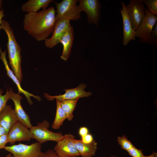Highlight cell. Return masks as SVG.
<instances>
[{
    "mask_svg": "<svg viewBox=\"0 0 157 157\" xmlns=\"http://www.w3.org/2000/svg\"><path fill=\"white\" fill-rule=\"evenodd\" d=\"M79 99L72 100H65L60 101L61 107L65 112L69 121L72 120L74 116L73 111L76 107Z\"/></svg>",
    "mask_w": 157,
    "mask_h": 157,
    "instance_id": "obj_20",
    "label": "cell"
},
{
    "mask_svg": "<svg viewBox=\"0 0 157 157\" xmlns=\"http://www.w3.org/2000/svg\"><path fill=\"white\" fill-rule=\"evenodd\" d=\"M8 142L7 134L0 137V150L4 149L6 144Z\"/></svg>",
    "mask_w": 157,
    "mask_h": 157,
    "instance_id": "obj_28",
    "label": "cell"
},
{
    "mask_svg": "<svg viewBox=\"0 0 157 157\" xmlns=\"http://www.w3.org/2000/svg\"><path fill=\"white\" fill-rule=\"evenodd\" d=\"M6 51L5 50L3 51L0 47V59L2 60L4 65L5 69L6 71L7 75L12 79L16 85L19 91V93L22 94L25 96L30 105H32L33 104V102L31 99V97H33L38 101H40L41 98L40 97L34 95L22 88L21 86V83L8 66L6 57Z\"/></svg>",
    "mask_w": 157,
    "mask_h": 157,
    "instance_id": "obj_15",
    "label": "cell"
},
{
    "mask_svg": "<svg viewBox=\"0 0 157 157\" xmlns=\"http://www.w3.org/2000/svg\"><path fill=\"white\" fill-rule=\"evenodd\" d=\"M155 157H157V155H156V156H155Z\"/></svg>",
    "mask_w": 157,
    "mask_h": 157,
    "instance_id": "obj_37",
    "label": "cell"
},
{
    "mask_svg": "<svg viewBox=\"0 0 157 157\" xmlns=\"http://www.w3.org/2000/svg\"><path fill=\"white\" fill-rule=\"evenodd\" d=\"M70 22L67 19L56 21L51 36L44 41V45L47 48H52L60 43L63 35L71 25Z\"/></svg>",
    "mask_w": 157,
    "mask_h": 157,
    "instance_id": "obj_11",
    "label": "cell"
},
{
    "mask_svg": "<svg viewBox=\"0 0 157 157\" xmlns=\"http://www.w3.org/2000/svg\"><path fill=\"white\" fill-rule=\"evenodd\" d=\"M129 155L132 157H146L144 155L142 149H138L135 146L127 151Z\"/></svg>",
    "mask_w": 157,
    "mask_h": 157,
    "instance_id": "obj_25",
    "label": "cell"
},
{
    "mask_svg": "<svg viewBox=\"0 0 157 157\" xmlns=\"http://www.w3.org/2000/svg\"><path fill=\"white\" fill-rule=\"evenodd\" d=\"M18 121L11 105H6L0 112V125L8 134L12 127Z\"/></svg>",
    "mask_w": 157,
    "mask_h": 157,
    "instance_id": "obj_16",
    "label": "cell"
},
{
    "mask_svg": "<svg viewBox=\"0 0 157 157\" xmlns=\"http://www.w3.org/2000/svg\"><path fill=\"white\" fill-rule=\"evenodd\" d=\"M74 143L80 156L92 157L95 155L98 147L97 143L94 140L90 143L86 144L81 140L75 139Z\"/></svg>",
    "mask_w": 157,
    "mask_h": 157,
    "instance_id": "obj_18",
    "label": "cell"
},
{
    "mask_svg": "<svg viewBox=\"0 0 157 157\" xmlns=\"http://www.w3.org/2000/svg\"><path fill=\"white\" fill-rule=\"evenodd\" d=\"M122 8L120 9L123 24V43L124 45H127L131 40H135V31L133 28L129 18L126 6L121 1Z\"/></svg>",
    "mask_w": 157,
    "mask_h": 157,
    "instance_id": "obj_14",
    "label": "cell"
},
{
    "mask_svg": "<svg viewBox=\"0 0 157 157\" xmlns=\"http://www.w3.org/2000/svg\"><path fill=\"white\" fill-rule=\"evenodd\" d=\"M156 155H157V153L153 151L151 154L149 156H147L146 157H155Z\"/></svg>",
    "mask_w": 157,
    "mask_h": 157,
    "instance_id": "obj_33",
    "label": "cell"
},
{
    "mask_svg": "<svg viewBox=\"0 0 157 157\" xmlns=\"http://www.w3.org/2000/svg\"><path fill=\"white\" fill-rule=\"evenodd\" d=\"M9 91V99L13 102L15 108L14 109L15 113L18 121L23 125L30 129L32 125L29 116L23 109L21 103L23 97L19 94L14 92L11 88Z\"/></svg>",
    "mask_w": 157,
    "mask_h": 157,
    "instance_id": "obj_12",
    "label": "cell"
},
{
    "mask_svg": "<svg viewBox=\"0 0 157 157\" xmlns=\"http://www.w3.org/2000/svg\"><path fill=\"white\" fill-rule=\"evenodd\" d=\"M56 15L53 6L26 13L23 20L24 29L37 41H44L53 31L56 22Z\"/></svg>",
    "mask_w": 157,
    "mask_h": 157,
    "instance_id": "obj_1",
    "label": "cell"
},
{
    "mask_svg": "<svg viewBox=\"0 0 157 157\" xmlns=\"http://www.w3.org/2000/svg\"><path fill=\"white\" fill-rule=\"evenodd\" d=\"M3 91L0 89V112L6 105L9 99V91L7 90L5 94L2 95Z\"/></svg>",
    "mask_w": 157,
    "mask_h": 157,
    "instance_id": "obj_24",
    "label": "cell"
},
{
    "mask_svg": "<svg viewBox=\"0 0 157 157\" xmlns=\"http://www.w3.org/2000/svg\"><path fill=\"white\" fill-rule=\"evenodd\" d=\"M151 39L152 45L157 46V22L156 24L151 35Z\"/></svg>",
    "mask_w": 157,
    "mask_h": 157,
    "instance_id": "obj_26",
    "label": "cell"
},
{
    "mask_svg": "<svg viewBox=\"0 0 157 157\" xmlns=\"http://www.w3.org/2000/svg\"><path fill=\"white\" fill-rule=\"evenodd\" d=\"M19 121L10 129L7 134L8 142L13 144L17 141H30L32 136L30 129Z\"/></svg>",
    "mask_w": 157,
    "mask_h": 157,
    "instance_id": "obj_13",
    "label": "cell"
},
{
    "mask_svg": "<svg viewBox=\"0 0 157 157\" xmlns=\"http://www.w3.org/2000/svg\"><path fill=\"white\" fill-rule=\"evenodd\" d=\"M81 138L82 141L86 144L90 143L94 140L92 135L89 133Z\"/></svg>",
    "mask_w": 157,
    "mask_h": 157,
    "instance_id": "obj_27",
    "label": "cell"
},
{
    "mask_svg": "<svg viewBox=\"0 0 157 157\" xmlns=\"http://www.w3.org/2000/svg\"><path fill=\"white\" fill-rule=\"evenodd\" d=\"M53 0H29L22 4L21 7L22 11L28 13L36 12L41 8L46 9Z\"/></svg>",
    "mask_w": 157,
    "mask_h": 157,
    "instance_id": "obj_19",
    "label": "cell"
},
{
    "mask_svg": "<svg viewBox=\"0 0 157 157\" xmlns=\"http://www.w3.org/2000/svg\"><path fill=\"white\" fill-rule=\"evenodd\" d=\"M74 34L73 27L71 25L60 41L63 47L62 54L60 58L65 61H67L69 57L74 38Z\"/></svg>",
    "mask_w": 157,
    "mask_h": 157,
    "instance_id": "obj_17",
    "label": "cell"
},
{
    "mask_svg": "<svg viewBox=\"0 0 157 157\" xmlns=\"http://www.w3.org/2000/svg\"><path fill=\"white\" fill-rule=\"evenodd\" d=\"M41 148L42 144L37 142L30 145L19 143L6 146L4 149L14 157H42L44 152Z\"/></svg>",
    "mask_w": 157,
    "mask_h": 157,
    "instance_id": "obj_5",
    "label": "cell"
},
{
    "mask_svg": "<svg viewBox=\"0 0 157 157\" xmlns=\"http://www.w3.org/2000/svg\"><path fill=\"white\" fill-rule=\"evenodd\" d=\"M146 15L143 20L135 31V37H138L142 43H147L152 45L151 35L156 24L157 23V15L147 8Z\"/></svg>",
    "mask_w": 157,
    "mask_h": 157,
    "instance_id": "obj_6",
    "label": "cell"
},
{
    "mask_svg": "<svg viewBox=\"0 0 157 157\" xmlns=\"http://www.w3.org/2000/svg\"><path fill=\"white\" fill-rule=\"evenodd\" d=\"M77 0H63L60 2L54 1L56 7V21L61 19L76 21L81 17V11L77 4Z\"/></svg>",
    "mask_w": 157,
    "mask_h": 157,
    "instance_id": "obj_3",
    "label": "cell"
},
{
    "mask_svg": "<svg viewBox=\"0 0 157 157\" xmlns=\"http://www.w3.org/2000/svg\"><path fill=\"white\" fill-rule=\"evenodd\" d=\"M1 27V29L6 33L7 37L6 45L9 64L11 66L12 71L21 83L23 78L21 66V47L16 39L13 30L9 22L3 19Z\"/></svg>",
    "mask_w": 157,
    "mask_h": 157,
    "instance_id": "obj_2",
    "label": "cell"
},
{
    "mask_svg": "<svg viewBox=\"0 0 157 157\" xmlns=\"http://www.w3.org/2000/svg\"><path fill=\"white\" fill-rule=\"evenodd\" d=\"M78 5L81 12L86 13L88 23L98 27L100 20L101 5L98 0H79Z\"/></svg>",
    "mask_w": 157,
    "mask_h": 157,
    "instance_id": "obj_8",
    "label": "cell"
},
{
    "mask_svg": "<svg viewBox=\"0 0 157 157\" xmlns=\"http://www.w3.org/2000/svg\"><path fill=\"white\" fill-rule=\"evenodd\" d=\"M4 11L3 9L0 10V30L1 29V23L3 18L5 16Z\"/></svg>",
    "mask_w": 157,
    "mask_h": 157,
    "instance_id": "obj_32",
    "label": "cell"
},
{
    "mask_svg": "<svg viewBox=\"0 0 157 157\" xmlns=\"http://www.w3.org/2000/svg\"><path fill=\"white\" fill-rule=\"evenodd\" d=\"M49 122L45 119L42 122H38L37 126H32L29 129L32 139H35L41 144L48 141L57 142L61 140L64 135L60 132L55 133L49 130Z\"/></svg>",
    "mask_w": 157,
    "mask_h": 157,
    "instance_id": "obj_4",
    "label": "cell"
},
{
    "mask_svg": "<svg viewBox=\"0 0 157 157\" xmlns=\"http://www.w3.org/2000/svg\"><path fill=\"white\" fill-rule=\"evenodd\" d=\"M5 134H8L6 130L0 125V137Z\"/></svg>",
    "mask_w": 157,
    "mask_h": 157,
    "instance_id": "obj_31",
    "label": "cell"
},
{
    "mask_svg": "<svg viewBox=\"0 0 157 157\" xmlns=\"http://www.w3.org/2000/svg\"><path fill=\"white\" fill-rule=\"evenodd\" d=\"M142 1L147 6L151 12L157 15V0H142Z\"/></svg>",
    "mask_w": 157,
    "mask_h": 157,
    "instance_id": "obj_23",
    "label": "cell"
},
{
    "mask_svg": "<svg viewBox=\"0 0 157 157\" xmlns=\"http://www.w3.org/2000/svg\"><path fill=\"white\" fill-rule=\"evenodd\" d=\"M3 1L0 0V10L2 9V8L3 6Z\"/></svg>",
    "mask_w": 157,
    "mask_h": 157,
    "instance_id": "obj_34",
    "label": "cell"
},
{
    "mask_svg": "<svg viewBox=\"0 0 157 157\" xmlns=\"http://www.w3.org/2000/svg\"><path fill=\"white\" fill-rule=\"evenodd\" d=\"M74 136L68 133L64 135L63 138L57 142L53 150L59 157H76L80 155L76 147Z\"/></svg>",
    "mask_w": 157,
    "mask_h": 157,
    "instance_id": "obj_7",
    "label": "cell"
},
{
    "mask_svg": "<svg viewBox=\"0 0 157 157\" xmlns=\"http://www.w3.org/2000/svg\"><path fill=\"white\" fill-rule=\"evenodd\" d=\"M78 133L81 137H82L89 133V130L86 127H81L79 129Z\"/></svg>",
    "mask_w": 157,
    "mask_h": 157,
    "instance_id": "obj_30",
    "label": "cell"
},
{
    "mask_svg": "<svg viewBox=\"0 0 157 157\" xmlns=\"http://www.w3.org/2000/svg\"><path fill=\"white\" fill-rule=\"evenodd\" d=\"M86 85L83 83L80 84L78 87L71 89H65V93L63 94L52 96L45 93L44 96L49 100H53L54 99L61 101L65 100H74L83 97H88L92 94L90 92H85L84 89Z\"/></svg>",
    "mask_w": 157,
    "mask_h": 157,
    "instance_id": "obj_10",
    "label": "cell"
},
{
    "mask_svg": "<svg viewBox=\"0 0 157 157\" xmlns=\"http://www.w3.org/2000/svg\"><path fill=\"white\" fill-rule=\"evenodd\" d=\"M126 6L133 27L135 31L146 15L144 3L142 0H131Z\"/></svg>",
    "mask_w": 157,
    "mask_h": 157,
    "instance_id": "obj_9",
    "label": "cell"
},
{
    "mask_svg": "<svg viewBox=\"0 0 157 157\" xmlns=\"http://www.w3.org/2000/svg\"><path fill=\"white\" fill-rule=\"evenodd\" d=\"M109 157H119L115 155H111Z\"/></svg>",
    "mask_w": 157,
    "mask_h": 157,
    "instance_id": "obj_36",
    "label": "cell"
},
{
    "mask_svg": "<svg viewBox=\"0 0 157 157\" xmlns=\"http://www.w3.org/2000/svg\"><path fill=\"white\" fill-rule=\"evenodd\" d=\"M117 140L122 149L126 151L134 146L124 135L118 137Z\"/></svg>",
    "mask_w": 157,
    "mask_h": 157,
    "instance_id": "obj_22",
    "label": "cell"
},
{
    "mask_svg": "<svg viewBox=\"0 0 157 157\" xmlns=\"http://www.w3.org/2000/svg\"><path fill=\"white\" fill-rule=\"evenodd\" d=\"M14 157L12 154L9 153L7 155H6V156H5V157Z\"/></svg>",
    "mask_w": 157,
    "mask_h": 157,
    "instance_id": "obj_35",
    "label": "cell"
},
{
    "mask_svg": "<svg viewBox=\"0 0 157 157\" xmlns=\"http://www.w3.org/2000/svg\"><path fill=\"white\" fill-rule=\"evenodd\" d=\"M42 157H59L53 150L49 149L44 152Z\"/></svg>",
    "mask_w": 157,
    "mask_h": 157,
    "instance_id": "obj_29",
    "label": "cell"
},
{
    "mask_svg": "<svg viewBox=\"0 0 157 157\" xmlns=\"http://www.w3.org/2000/svg\"><path fill=\"white\" fill-rule=\"evenodd\" d=\"M56 110L55 117L51 125L52 129H58L63 124L67 117L65 112L61 107L60 101L56 99Z\"/></svg>",
    "mask_w": 157,
    "mask_h": 157,
    "instance_id": "obj_21",
    "label": "cell"
}]
</instances>
